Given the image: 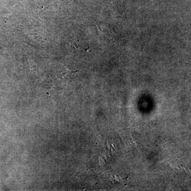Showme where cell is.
Returning a JSON list of instances; mask_svg holds the SVG:
<instances>
[{
  "instance_id": "obj_1",
  "label": "cell",
  "mask_w": 191,
  "mask_h": 191,
  "mask_svg": "<svg viewBox=\"0 0 191 191\" xmlns=\"http://www.w3.org/2000/svg\"><path fill=\"white\" fill-rule=\"evenodd\" d=\"M101 28V31L103 33V34H105L106 36H107L108 37H112L113 36V31L112 29L108 26L100 27Z\"/></svg>"
}]
</instances>
